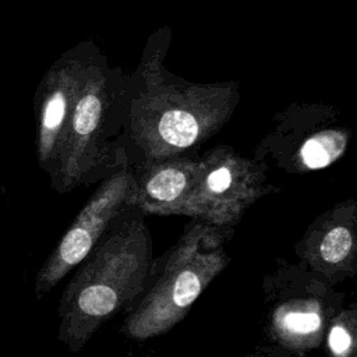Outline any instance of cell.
Instances as JSON below:
<instances>
[{
  "instance_id": "1",
  "label": "cell",
  "mask_w": 357,
  "mask_h": 357,
  "mask_svg": "<svg viewBox=\"0 0 357 357\" xmlns=\"http://www.w3.org/2000/svg\"><path fill=\"white\" fill-rule=\"evenodd\" d=\"M152 269V238L141 216L110 227L78 265L61 293L59 339L79 351L93 333L144 291Z\"/></svg>"
},
{
  "instance_id": "2",
  "label": "cell",
  "mask_w": 357,
  "mask_h": 357,
  "mask_svg": "<svg viewBox=\"0 0 357 357\" xmlns=\"http://www.w3.org/2000/svg\"><path fill=\"white\" fill-rule=\"evenodd\" d=\"M226 229L197 220L166 252L152 282L128 312L123 332L146 340L170 331L227 266L223 241Z\"/></svg>"
},
{
  "instance_id": "3",
  "label": "cell",
  "mask_w": 357,
  "mask_h": 357,
  "mask_svg": "<svg viewBox=\"0 0 357 357\" xmlns=\"http://www.w3.org/2000/svg\"><path fill=\"white\" fill-rule=\"evenodd\" d=\"M231 100L226 86H195L158 95L134 119L135 141L149 160L181 155L222 126Z\"/></svg>"
},
{
  "instance_id": "4",
  "label": "cell",
  "mask_w": 357,
  "mask_h": 357,
  "mask_svg": "<svg viewBox=\"0 0 357 357\" xmlns=\"http://www.w3.org/2000/svg\"><path fill=\"white\" fill-rule=\"evenodd\" d=\"M268 190L261 163L219 146L198 159L197 178L184 216L229 227Z\"/></svg>"
},
{
  "instance_id": "5",
  "label": "cell",
  "mask_w": 357,
  "mask_h": 357,
  "mask_svg": "<svg viewBox=\"0 0 357 357\" xmlns=\"http://www.w3.org/2000/svg\"><path fill=\"white\" fill-rule=\"evenodd\" d=\"M132 181V172L124 167L96 187L39 269L33 283V294L38 300L77 268L113 223L130 209Z\"/></svg>"
},
{
  "instance_id": "6",
  "label": "cell",
  "mask_w": 357,
  "mask_h": 357,
  "mask_svg": "<svg viewBox=\"0 0 357 357\" xmlns=\"http://www.w3.org/2000/svg\"><path fill=\"white\" fill-rule=\"evenodd\" d=\"M311 269L307 275L280 272L272 283L269 324L273 339L286 349L307 351L325 342L332 318L340 311L339 294Z\"/></svg>"
},
{
  "instance_id": "7",
  "label": "cell",
  "mask_w": 357,
  "mask_h": 357,
  "mask_svg": "<svg viewBox=\"0 0 357 357\" xmlns=\"http://www.w3.org/2000/svg\"><path fill=\"white\" fill-rule=\"evenodd\" d=\"M307 266L329 284L357 273V201L347 199L318 216L301 241Z\"/></svg>"
},
{
  "instance_id": "8",
  "label": "cell",
  "mask_w": 357,
  "mask_h": 357,
  "mask_svg": "<svg viewBox=\"0 0 357 357\" xmlns=\"http://www.w3.org/2000/svg\"><path fill=\"white\" fill-rule=\"evenodd\" d=\"M198 159L172 156L149 160L137 172L128 208L146 215H183L195 184Z\"/></svg>"
},
{
  "instance_id": "9",
  "label": "cell",
  "mask_w": 357,
  "mask_h": 357,
  "mask_svg": "<svg viewBox=\"0 0 357 357\" xmlns=\"http://www.w3.org/2000/svg\"><path fill=\"white\" fill-rule=\"evenodd\" d=\"M349 132L342 128H324L310 134L287 159L289 169L297 173L324 169L346 151Z\"/></svg>"
},
{
  "instance_id": "10",
  "label": "cell",
  "mask_w": 357,
  "mask_h": 357,
  "mask_svg": "<svg viewBox=\"0 0 357 357\" xmlns=\"http://www.w3.org/2000/svg\"><path fill=\"white\" fill-rule=\"evenodd\" d=\"M329 357H357V307L340 310L325 335Z\"/></svg>"
}]
</instances>
